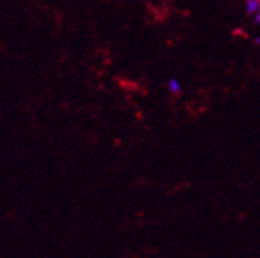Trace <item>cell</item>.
<instances>
[{"mask_svg":"<svg viewBox=\"0 0 260 258\" xmlns=\"http://www.w3.org/2000/svg\"><path fill=\"white\" fill-rule=\"evenodd\" d=\"M255 11H258V0H248L246 13H255Z\"/></svg>","mask_w":260,"mask_h":258,"instance_id":"obj_1","label":"cell"},{"mask_svg":"<svg viewBox=\"0 0 260 258\" xmlns=\"http://www.w3.org/2000/svg\"><path fill=\"white\" fill-rule=\"evenodd\" d=\"M168 85H169V90L172 91V93H180V84H178V81H175V79H171L169 82H168Z\"/></svg>","mask_w":260,"mask_h":258,"instance_id":"obj_2","label":"cell"},{"mask_svg":"<svg viewBox=\"0 0 260 258\" xmlns=\"http://www.w3.org/2000/svg\"><path fill=\"white\" fill-rule=\"evenodd\" d=\"M257 22H260V13H258V16H257Z\"/></svg>","mask_w":260,"mask_h":258,"instance_id":"obj_3","label":"cell"},{"mask_svg":"<svg viewBox=\"0 0 260 258\" xmlns=\"http://www.w3.org/2000/svg\"><path fill=\"white\" fill-rule=\"evenodd\" d=\"M257 45H260V39H257Z\"/></svg>","mask_w":260,"mask_h":258,"instance_id":"obj_4","label":"cell"}]
</instances>
